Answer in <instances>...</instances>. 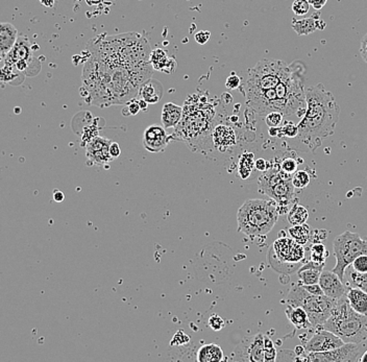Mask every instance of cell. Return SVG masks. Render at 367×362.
Returning a JSON list of instances; mask_svg holds the SVG:
<instances>
[{
  "mask_svg": "<svg viewBox=\"0 0 367 362\" xmlns=\"http://www.w3.org/2000/svg\"><path fill=\"white\" fill-rule=\"evenodd\" d=\"M277 357H278V351L274 347L265 348L264 362H274L277 361Z\"/></svg>",
  "mask_w": 367,
  "mask_h": 362,
  "instance_id": "b9f144b4",
  "label": "cell"
},
{
  "mask_svg": "<svg viewBox=\"0 0 367 362\" xmlns=\"http://www.w3.org/2000/svg\"><path fill=\"white\" fill-rule=\"evenodd\" d=\"M359 361H361V362H367V351L360 357Z\"/></svg>",
  "mask_w": 367,
  "mask_h": 362,
  "instance_id": "9f6ffc18",
  "label": "cell"
},
{
  "mask_svg": "<svg viewBox=\"0 0 367 362\" xmlns=\"http://www.w3.org/2000/svg\"><path fill=\"white\" fill-rule=\"evenodd\" d=\"M279 206L273 200H247L237 213L238 231L249 236L267 235L279 219Z\"/></svg>",
  "mask_w": 367,
  "mask_h": 362,
  "instance_id": "3957f363",
  "label": "cell"
},
{
  "mask_svg": "<svg viewBox=\"0 0 367 362\" xmlns=\"http://www.w3.org/2000/svg\"><path fill=\"white\" fill-rule=\"evenodd\" d=\"M336 265L333 272L343 281L344 272L347 266L360 255H367V240L361 238L358 233L346 231L338 235L333 241Z\"/></svg>",
  "mask_w": 367,
  "mask_h": 362,
  "instance_id": "ba28073f",
  "label": "cell"
},
{
  "mask_svg": "<svg viewBox=\"0 0 367 362\" xmlns=\"http://www.w3.org/2000/svg\"><path fill=\"white\" fill-rule=\"evenodd\" d=\"M170 137L166 133V129L159 124H153L146 128L143 134L142 143L144 149L150 153L164 152L168 146Z\"/></svg>",
  "mask_w": 367,
  "mask_h": 362,
  "instance_id": "9a60e30c",
  "label": "cell"
},
{
  "mask_svg": "<svg viewBox=\"0 0 367 362\" xmlns=\"http://www.w3.org/2000/svg\"><path fill=\"white\" fill-rule=\"evenodd\" d=\"M346 288V299L351 307L360 314L367 315V293L357 287Z\"/></svg>",
  "mask_w": 367,
  "mask_h": 362,
  "instance_id": "603a6c76",
  "label": "cell"
},
{
  "mask_svg": "<svg viewBox=\"0 0 367 362\" xmlns=\"http://www.w3.org/2000/svg\"><path fill=\"white\" fill-rule=\"evenodd\" d=\"M268 133L271 137H279L280 136V126L279 128H269Z\"/></svg>",
  "mask_w": 367,
  "mask_h": 362,
  "instance_id": "816d5d0a",
  "label": "cell"
},
{
  "mask_svg": "<svg viewBox=\"0 0 367 362\" xmlns=\"http://www.w3.org/2000/svg\"><path fill=\"white\" fill-rule=\"evenodd\" d=\"M139 95L141 99L145 100L150 104L157 103L164 95L163 85L157 80L150 79L141 85L139 89Z\"/></svg>",
  "mask_w": 367,
  "mask_h": 362,
  "instance_id": "d6986e66",
  "label": "cell"
},
{
  "mask_svg": "<svg viewBox=\"0 0 367 362\" xmlns=\"http://www.w3.org/2000/svg\"><path fill=\"white\" fill-rule=\"evenodd\" d=\"M196 360L198 362H220L224 360V351L215 343L204 345L197 351Z\"/></svg>",
  "mask_w": 367,
  "mask_h": 362,
  "instance_id": "d4e9b609",
  "label": "cell"
},
{
  "mask_svg": "<svg viewBox=\"0 0 367 362\" xmlns=\"http://www.w3.org/2000/svg\"><path fill=\"white\" fill-rule=\"evenodd\" d=\"M109 155L112 156L113 159H117L121 155V150H120V147L117 142L112 141L111 146H109Z\"/></svg>",
  "mask_w": 367,
  "mask_h": 362,
  "instance_id": "bcb514c9",
  "label": "cell"
},
{
  "mask_svg": "<svg viewBox=\"0 0 367 362\" xmlns=\"http://www.w3.org/2000/svg\"><path fill=\"white\" fill-rule=\"evenodd\" d=\"M304 288L306 289L307 292H309L310 294L312 295H316V296H320V295H324L323 292H322V289L320 287V285L317 283V284H311V285H304Z\"/></svg>",
  "mask_w": 367,
  "mask_h": 362,
  "instance_id": "f6af8a7d",
  "label": "cell"
},
{
  "mask_svg": "<svg viewBox=\"0 0 367 362\" xmlns=\"http://www.w3.org/2000/svg\"><path fill=\"white\" fill-rule=\"evenodd\" d=\"M324 265L325 264H317L311 260L305 263L298 269L300 282L304 285L317 284L319 281V277L324 268Z\"/></svg>",
  "mask_w": 367,
  "mask_h": 362,
  "instance_id": "ffe728a7",
  "label": "cell"
},
{
  "mask_svg": "<svg viewBox=\"0 0 367 362\" xmlns=\"http://www.w3.org/2000/svg\"><path fill=\"white\" fill-rule=\"evenodd\" d=\"M298 166H299L298 161L296 159L290 158V157L283 159L280 164L281 169L289 174H295L298 171Z\"/></svg>",
  "mask_w": 367,
  "mask_h": 362,
  "instance_id": "836d02e7",
  "label": "cell"
},
{
  "mask_svg": "<svg viewBox=\"0 0 367 362\" xmlns=\"http://www.w3.org/2000/svg\"><path fill=\"white\" fill-rule=\"evenodd\" d=\"M308 219H309L308 210L304 206L298 203L293 204L291 209L288 211V222L292 226L306 224Z\"/></svg>",
  "mask_w": 367,
  "mask_h": 362,
  "instance_id": "83f0119b",
  "label": "cell"
},
{
  "mask_svg": "<svg viewBox=\"0 0 367 362\" xmlns=\"http://www.w3.org/2000/svg\"><path fill=\"white\" fill-rule=\"evenodd\" d=\"M289 234L292 237V239H295L297 242H299L302 245H305L310 240L311 228L307 224L292 226L289 229Z\"/></svg>",
  "mask_w": 367,
  "mask_h": 362,
  "instance_id": "f546056e",
  "label": "cell"
},
{
  "mask_svg": "<svg viewBox=\"0 0 367 362\" xmlns=\"http://www.w3.org/2000/svg\"><path fill=\"white\" fill-rule=\"evenodd\" d=\"M308 3L310 4L311 7L314 8V10L319 11L325 6V4L327 3V0H308Z\"/></svg>",
  "mask_w": 367,
  "mask_h": 362,
  "instance_id": "681fc988",
  "label": "cell"
},
{
  "mask_svg": "<svg viewBox=\"0 0 367 362\" xmlns=\"http://www.w3.org/2000/svg\"><path fill=\"white\" fill-rule=\"evenodd\" d=\"M127 110H129V114L130 115H137L140 111H141V107L139 105V101H137L136 99H133V100H129L127 103Z\"/></svg>",
  "mask_w": 367,
  "mask_h": 362,
  "instance_id": "ee69618b",
  "label": "cell"
},
{
  "mask_svg": "<svg viewBox=\"0 0 367 362\" xmlns=\"http://www.w3.org/2000/svg\"><path fill=\"white\" fill-rule=\"evenodd\" d=\"M284 120V115L280 112H270L265 115V123L269 128H279L282 125Z\"/></svg>",
  "mask_w": 367,
  "mask_h": 362,
  "instance_id": "d590c367",
  "label": "cell"
},
{
  "mask_svg": "<svg viewBox=\"0 0 367 362\" xmlns=\"http://www.w3.org/2000/svg\"><path fill=\"white\" fill-rule=\"evenodd\" d=\"M352 267L362 274H367V255L358 256L352 263Z\"/></svg>",
  "mask_w": 367,
  "mask_h": 362,
  "instance_id": "8d00e7d4",
  "label": "cell"
},
{
  "mask_svg": "<svg viewBox=\"0 0 367 362\" xmlns=\"http://www.w3.org/2000/svg\"><path fill=\"white\" fill-rule=\"evenodd\" d=\"M269 166L270 165L264 159H258V160H255V162H254V168L256 170L262 171V172L266 171L269 168Z\"/></svg>",
  "mask_w": 367,
  "mask_h": 362,
  "instance_id": "c3c4849f",
  "label": "cell"
},
{
  "mask_svg": "<svg viewBox=\"0 0 367 362\" xmlns=\"http://www.w3.org/2000/svg\"><path fill=\"white\" fill-rule=\"evenodd\" d=\"M362 348L359 343L346 342L343 346L325 352L306 353L302 361L309 362H355L359 361Z\"/></svg>",
  "mask_w": 367,
  "mask_h": 362,
  "instance_id": "8fae6325",
  "label": "cell"
},
{
  "mask_svg": "<svg viewBox=\"0 0 367 362\" xmlns=\"http://www.w3.org/2000/svg\"><path fill=\"white\" fill-rule=\"evenodd\" d=\"M53 200H54L57 203H61V202H63V201L65 200V195H64V193H63L62 191H60V190H54V192H53Z\"/></svg>",
  "mask_w": 367,
  "mask_h": 362,
  "instance_id": "f907efd6",
  "label": "cell"
},
{
  "mask_svg": "<svg viewBox=\"0 0 367 362\" xmlns=\"http://www.w3.org/2000/svg\"><path fill=\"white\" fill-rule=\"evenodd\" d=\"M18 38V30L12 23H0V57L5 58L11 51Z\"/></svg>",
  "mask_w": 367,
  "mask_h": 362,
  "instance_id": "e0dca14e",
  "label": "cell"
},
{
  "mask_svg": "<svg viewBox=\"0 0 367 362\" xmlns=\"http://www.w3.org/2000/svg\"><path fill=\"white\" fill-rule=\"evenodd\" d=\"M360 55L362 59L367 63V33L363 37L360 45Z\"/></svg>",
  "mask_w": 367,
  "mask_h": 362,
  "instance_id": "7dc6e473",
  "label": "cell"
},
{
  "mask_svg": "<svg viewBox=\"0 0 367 362\" xmlns=\"http://www.w3.org/2000/svg\"><path fill=\"white\" fill-rule=\"evenodd\" d=\"M299 134V128L295 123L287 122L285 125L280 126V136L287 138H296Z\"/></svg>",
  "mask_w": 367,
  "mask_h": 362,
  "instance_id": "e575fe53",
  "label": "cell"
},
{
  "mask_svg": "<svg viewBox=\"0 0 367 362\" xmlns=\"http://www.w3.org/2000/svg\"><path fill=\"white\" fill-rule=\"evenodd\" d=\"M5 65L10 66L16 74L24 80L39 74L41 63L32 56L31 44L25 37L18 38L11 51L5 57Z\"/></svg>",
  "mask_w": 367,
  "mask_h": 362,
  "instance_id": "9c48e42d",
  "label": "cell"
},
{
  "mask_svg": "<svg viewBox=\"0 0 367 362\" xmlns=\"http://www.w3.org/2000/svg\"><path fill=\"white\" fill-rule=\"evenodd\" d=\"M325 26H326L325 22L319 18V19L317 20V29L322 30V29H324V28H325Z\"/></svg>",
  "mask_w": 367,
  "mask_h": 362,
  "instance_id": "db71d44e",
  "label": "cell"
},
{
  "mask_svg": "<svg viewBox=\"0 0 367 362\" xmlns=\"http://www.w3.org/2000/svg\"><path fill=\"white\" fill-rule=\"evenodd\" d=\"M310 174L307 170H299L292 176V184L296 188L304 189L310 184Z\"/></svg>",
  "mask_w": 367,
  "mask_h": 362,
  "instance_id": "1f68e13d",
  "label": "cell"
},
{
  "mask_svg": "<svg viewBox=\"0 0 367 362\" xmlns=\"http://www.w3.org/2000/svg\"><path fill=\"white\" fill-rule=\"evenodd\" d=\"M84 70V84L92 93V104H123L132 99L142 84L152 76V65L120 67L125 64L149 63L150 46L140 34L126 33L106 38L98 44Z\"/></svg>",
  "mask_w": 367,
  "mask_h": 362,
  "instance_id": "6da1fadb",
  "label": "cell"
},
{
  "mask_svg": "<svg viewBox=\"0 0 367 362\" xmlns=\"http://www.w3.org/2000/svg\"><path fill=\"white\" fill-rule=\"evenodd\" d=\"M274 251V258L282 264L280 272L291 274L301 267L305 259V248L295 239L280 237L274 241L271 248Z\"/></svg>",
  "mask_w": 367,
  "mask_h": 362,
  "instance_id": "30bf717a",
  "label": "cell"
},
{
  "mask_svg": "<svg viewBox=\"0 0 367 362\" xmlns=\"http://www.w3.org/2000/svg\"><path fill=\"white\" fill-rule=\"evenodd\" d=\"M310 7L308 0H295L292 4V12L297 16H305L309 13Z\"/></svg>",
  "mask_w": 367,
  "mask_h": 362,
  "instance_id": "d6a6232c",
  "label": "cell"
},
{
  "mask_svg": "<svg viewBox=\"0 0 367 362\" xmlns=\"http://www.w3.org/2000/svg\"><path fill=\"white\" fill-rule=\"evenodd\" d=\"M182 117V107L173 103L167 102L162 107L161 121L163 126L167 130L170 128H176Z\"/></svg>",
  "mask_w": 367,
  "mask_h": 362,
  "instance_id": "44dd1931",
  "label": "cell"
},
{
  "mask_svg": "<svg viewBox=\"0 0 367 362\" xmlns=\"http://www.w3.org/2000/svg\"><path fill=\"white\" fill-rule=\"evenodd\" d=\"M41 4L45 7H48V8H51L54 4V0H40Z\"/></svg>",
  "mask_w": 367,
  "mask_h": 362,
  "instance_id": "f5cc1de1",
  "label": "cell"
},
{
  "mask_svg": "<svg viewBox=\"0 0 367 362\" xmlns=\"http://www.w3.org/2000/svg\"><path fill=\"white\" fill-rule=\"evenodd\" d=\"M277 361H298V356L295 351H289V350H282L280 353H278Z\"/></svg>",
  "mask_w": 367,
  "mask_h": 362,
  "instance_id": "ab89813d",
  "label": "cell"
},
{
  "mask_svg": "<svg viewBox=\"0 0 367 362\" xmlns=\"http://www.w3.org/2000/svg\"><path fill=\"white\" fill-rule=\"evenodd\" d=\"M264 335L259 333L243 339L234 351V360L264 362Z\"/></svg>",
  "mask_w": 367,
  "mask_h": 362,
  "instance_id": "7c38bea8",
  "label": "cell"
},
{
  "mask_svg": "<svg viewBox=\"0 0 367 362\" xmlns=\"http://www.w3.org/2000/svg\"><path fill=\"white\" fill-rule=\"evenodd\" d=\"M350 266H347L344 272L343 281L345 283V286L357 287L367 293V274L359 273Z\"/></svg>",
  "mask_w": 367,
  "mask_h": 362,
  "instance_id": "484cf974",
  "label": "cell"
},
{
  "mask_svg": "<svg viewBox=\"0 0 367 362\" xmlns=\"http://www.w3.org/2000/svg\"><path fill=\"white\" fill-rule=\"evenodd\" d=\"M254 156L252 153H244L239 158L238 163V175L241 179L249 177L250 173L254 169Z\"/></svg>",
  "mask_w": 367,
  "mask_h": 362,
  "instance_id": "f1b7e54d",
  "label": "cell"
},
{
  "mask_svg": "<svg viewBox=\"0 0 367 362\" xmlns=\"http://www.w3.org/2000/svg\"><path fill=\"white\" fill-rule=\"evenodd\" d=\"M150 62L155 70L172 74L174 72L176 63L174 59L167 57V51L163 49H156L151 53Z\"/></svg>",
  "mask_w": 367,
  "mask_h": 362,
  "instance_id": "7402d4cb",
  "label": "cell"
},
{
  "mask_svg": "<svg viewBox=\"0 0 367 362\" xmlns=\"http://www.w3.org/2000/svg\"><path fill=\"white\" fill-rule=\"evenodd\" d=\"M210 37H211V32H210V31H208V30H200V31H198V32L195 33L194 39H195V41H196L198 44L204 45V44H206V43L209 41Z\"/></svg>",
  "mask_w": 367,
  "mask_h": 362,
  "instance_id": "60d3db41",
  "label": "cell"
},
{
  "mask_svg": "<svg viewBox=\"0 0 367 362\" xmlns=\"http://www.w3.org/2000/svg\"><path fill=\"white\" fill-rule=\"evenodd\" d=\"M317 14L312 15L309 18H303L300 20L293 19L291 26L295 30L298 35H308L312 32H314L317 29V20L319 19V16L316 18Z\"/></svg>",
  "mask_w": 367,
  "mask_h": 362,
  "instance_id": "4316f807",
  "label": "cell"
},
{
  "mask_svg": "<svg viewBox=\"0 0 367 362\" xmlns=\"http://www.w3.org/2000/svg\"><path fill=\"white\" fill-rule=\"evenodd\" d=\"M286 315L290 322L299 330H307L313 328L306 310L302 307H293L288 305L286 309Z\"/></svg>",
  "mask_w": 367,
  "mask_h": 362,
  "instance_id": "cb8c5ba5",
  "label": "cell"
},
{
  "mask_svg": "<svg viewBox=\"0 0 367 362\" xmlns=\"http://www.w3.org/2000/svg\"><path fill=\"white\" fill-rule=\"evenodd\" d=\"M327 250L322 243H314L310 248V260L317 264H325Z\"/></svg>",
  "mask_w": 367,
  "mask_h": 362,
  "instance_id": "4dcf8cb0",
  "label": "cell"
},
{
  "mask_svg": "<svg viewBox=\"0 0 367 362\" xmlns=\"http://www.w3.org/2000/svg\"><path fill=\"white\" fill-rule=\"evenodd\" d=\"M213 142L219 151H225L235 146L236 134L232 128L225 124H219L213 130Z\"/></svg>",
  "mask_w": 367,
  "mask_h": 362,
  "instance_id": "ac0fdd59",
  "label": "cell"
},
{
  "mask_svg": "<svg viewBox=\"0 0 367 362\" xmlns=\"http://www.w3.org/2000/svg\"><path fill=\"white\" fill-rule=\"evenodd\" d=\"M209 325L212 330L220 331L225 327V320L223 317H220L217 314H214L209 318Z\"/></svg>",
  "mask_w": 367,
  "mask_h": 362,
  "instance_id": "f35d334b",
  "label": "cell"
},
{
  "mask_svg": "<svg viewBox=\"0 0 367 362\" xmlns=\"http://www.w3.org/2000/svg\"><path fill=\"white\" fill-rule=\"evenodd\" d=\"M322 328L333 332L345 343H361L367 339V315L355 311L344 296L337 301Z\"/></svg>",
  "mask_w": 367,
  "mask_h": 362,
  "instance_id": "277c9868",
  "label": "cell"
},
{
  "mask_svg": "<svg viewBox=\"0 0 367 362\" xmlns=\"http://www.w3.org/2000/svg\"><path fill=\"white\" fill-rule=\"evenodd\" d=\"M307 108L298 124L297 149L314 152L323 139L334 135L340 116V106L333 93L322 84L306 88Z\"/></svg>",
  "mask_w": 367,
  "mask_h": 362,
  "instance_id": "7a4b0ae2",
  "label": "cell"
},
{
  "mask_svg": "<svg viewBox=\"0 0 367 362\" xmlns=\"http://www.w3.org/2000/svg\"><path fill=\"white\" fill-rule=\"evenodd\" d=\"M292 74V66L287 65L284 61L265 59L247 70L246 77L239 88L244 95L272 89Z\"/></svg>",
  "mask_w": 367,
  "mask_h": 362,
  "instance_id": "5b68a950",
  "label": "cell"
},
{
  "mask_svg": "<svg viewBox=\"0 0 367 362\" xmlns=\"http://www.w3.org/2000/svg\"><path fill=\"white\" fill-rule=\"evenodd\" d=\"M112 141L103 137H94L87 144L88 165L105 166L114 159L109 155V146Z\"/></svg>",
  "mask_w": 367,
  "mask_h": 362,
  "instance_id": "4fadbf2b",
  "label": "cell"
},
{
  "mask_svg": "<svg viewBox=\"0 0 367 362\" xmlns=\"http://www.w3.org/2000/svg\"><path fill=\"white\" fill-rule=\"evenodd\" d=\"M139 105H140V107H141V110L145 111V110H146V108H148V105H149V103H148V102H146L145 100H143V99H140V100H139Z\"/></svg>",
  "mask_w": 367,
  "mask_h": 362,
  "instance_id": "11a10c76",
  "label": "cell"
},
{
  "mask_svg": "<svg viewBox=\"0 0 367 362\" xmlns=\"http://www.w3.org/2000/svg\"><path fill=\"white\" fill-rule=\"evenodd\" d=\"M260 191L268 195L279 206V212L287 211L295 196V186L292 184V174L281 169L280 166H269L259 177Z\"/></svg>",
  "mask_w": 367,
  "mask_h": 362,
  "instance_id": "52a82bcc",
  "label": "cell"
},
{
  "mask_svg": "<svg viewBox=\"0 0 367 362\" xmlns=\"http://www.w3.org/2000/svg\"><path fill=\"white\" fill-rule=\"evenodd\" d=\"M190 341V337L183 333L181 330L177 331L175 333V335L173 336L172 340L170 341V345L173 346V347H177V346H185V345H188Z\"/></svg>",
  "mask_w": 367,
  "mask_h": 362,
  "instance_id": "74e56055",
  "label": "cell"
},
{
  "mask_svg": "<svg viewBox=\"0 0 367 362\" xmlns=\"http://www.w3.org/2000/svg\"><path fill=\"white\" fill-rule=\"evenodd\" d=\"M344 343L345 342L336 334L320 327L317 328V331L304 345V347L306 353H312V352H325L329 350H334L336 348L343 346Z\"/></svg>",
  "mask_w": 367,
  "mask_h": 362,
  "instance_id": "5bb4252c",
  "label": "cell"
},
{
  "mask_svg": "<svg viewBox=\"0 0 367 362\" xmlns=\"http://www.w3.org/2000/svg\"><path fill=\"white\" fill-rule=\"evenodd\" d=\"M318 284L320 285L323 294L333 300H340L346 296V286L343 281L333 270H322Z\"/></svg>",
  "mask_w": 367,
  "mask_h": 362,
  "instance_id": "2e32d148",
  "label": "cell"
},
{
  "mask_svg": "<svg viewBox=\"0 0 367 362\" xmlns=\"http://www.w3.org/2000/svg\"><path fill=\"white\" fill-rule=\"evenodd\" d=\"M241 85V80L239 77L235 76V75H232L228 78L227 80V83H226V86L228 89H231V90H235V89H238Z\"/></svg>",
  "mask_w": 367,
  "mask_h": 362,
  "instance_id": "7bdbcfd3",
  "label": "cell"
},
{
  "mask_svg": "<svg viewBox=\"0 0 367 362\" xmlns=\"http://www.w3.org/2000/svg\"><path fill=\"white\" fill-rule=\"evenodd\" d=\"M287 303L293 307L304 308L313 328H320L331 315L337 301L325 295L316 296L310 294L300 282L291 286L287 296Z\"/></svg>",
  "mask_w": 367,
  "mask_h": 362,
  "instance_id": "8992f818",
  "label": "cell"
}]
</instances>
